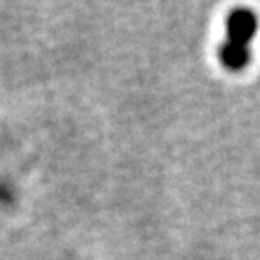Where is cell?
Wrapping results in <instances>:
<instances>
[{
  "label": "cell",
  "instance_id": "cell-2",
  "mask_svg": "<svg viewBox=\"0 0 260 260\" xmlns=\"http://www.w3.org/2000/svg\"><path fill=\"white\" fill-rule=\"evenodd\" d=\"M219 58H220V63L226 69L240 71L251 60V51H249V47H240V45L222 42V45L219 49Z\"/></svg>",
  "mask_w": 260,
  "mask_h": 260
},
{
  "label": "cell",
  "instance_id": "cell-1",
  "mask_svg": "<svg viewBox=\"0 0 260 260\" xmlns=\"http://www.w3.org/2000/svg\"><path fill=\"white\" fill-rule=\"evenodd\" d=\"M256 16L251 9L237 8L228 15L226 20V40L228 44L249 47V42L253 40L256 32Z\"/></svg>",
  "mask_w": 260,
  "mask_h": 260
}]
</instances>
